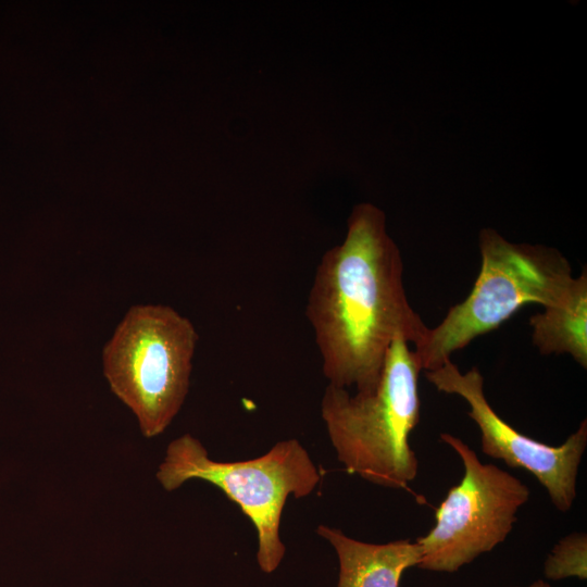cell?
Instances as JSON below:
<instances>
[{"label":"cell","instance_id":"1","mask_svg":"<svg viewBox=\"0 0 587 587\" xmlns=\"http://www.w3.org/2000/svg\"><path fill=\"white\" fill-rule=\"evenodd\" d=\"M305 315L328 384L360 392L376 388L395 339H422L427 326L407 297L401 253L382 209L353 207L342 242L316 267Z\"/></svg>","mask_w":587,"mask_h":587},{"label":"cell","instance_id":"2","mask_svg":"<svg viewBox=\"0 0 587 587\" xmlns=\"http://www.w3.org/2000/svg\"><path fill=\"white\" fill-rule=\"evenodd\" d=\"M422 371L408 341L395 339L376 388L351 395L328 384L321 416L347 472L388 488H407L419 472L410 435L420 421Z\"/></svg>","mask_w":587,"mask_h":587},{"label":"cell","instance_id":"3","mask_svg":"<svg viewBox=\"0 0 587 587\" xmlns=\"http://www.w3.org/2000/svg\"><path fill=\"white\" fill-rule=\"evenodd\" d=\"M478 246L480 271L469 296L437 326L427 327L413 348L422 371L438 369L522 307L557 304L571 289V264L555 248L511 242L491 228L479 232Z\"/></svg>","mask_w":587,"mask_h":587},{"label":"cell","instance_id":"4","mask_svg":"<svg viewBox=\"0 0 587 587\" xmlns=\"http://www.w3.org/2000/svg\"><path fill=\"white\" fill-rule=\"evenodd\" d=\"M157 478L168 491L190 479H202L221 489L254 525L257 561L260 569L270 574L278 567L286 552L279 524L287 498L309 496L321 475L297 439L279 441L252 460L220 462L209 458L198 439L185 434L167 446Z\"/></svg>","mask_w":587,"mask_h":587},{"label":"cell","instance_id":"5","mask_svg":"<svg viewBox=\"0 0 587 587\" xmlns=\"http://www.w3.org/2000/svg\"><path fill=\"white\" fill-rule=\"evenodd\" d=\"M197 340L192 323L173 308L145 304L127 311L104 346V376L145 437L162 434L180 410Z\"/></svg>","mask_w":587,"mask_h":587},{"label":"cell","instance_id":"6","mask_svg":"<svg viewBox=\"0 0 587 587\" xmlns=\"http://www.w3.org/2000/svg\"><path fill=\"white\" fill-rule=\"evenodd\" d=\"M440 438L460 457L464 475L437 508L433 528L416 539L417 567L454 573L505 540L530 492L511 473L480 462L462 439L448 433Z\"/></svg>","mask_w":587,"mask_h":587},{"label":"cell","instance_id":"7","mask_svg":"<svg viewBox=\"0 0 587 587\" xmlns=\"http://www.w3.org/2000/svg\"><path fill=\"white\" fill-rule=\"evenodd\" d=\"M438 391L457 395L469 404L467 415L480 432L484 454L511 467L532 473L561 512L571 510L577 487L578 469L587 447V421L579 424L560 446H549L517 432L489 404L484 377L477 367L461 372L451 361L425 373Z\"/></svg>","mask_w":587,"mask_h":587},{"label":"cell","instance_id":"8","mask_svg":"<svg viewBox=\"0 0 587 587\" xmlns=\"http://www.w3.org/2000/svg\"><path fill=\"white\" fill-rule=\"evenodd\" d=\"M316 532L337 553V587H399L403 572L421 562L422 552L416 540L369 544L325 525H320Z\"/></svg>","mask_w":587,"mask_h":587},{"label":"cell","instance_id":"9","mask_svg":"<svg viewBox=\"0 0 587 587\" xmlns=\"http://www.w3.org/2000/svg\"><path fill=\"white\" fill-rule=\"evenodd\" d=\"M532 341L541 354H570L587 367V273L574 277L567 295L557 304L534 314Z\"/></svg>","mask_w":587,"mask_h":587},{"label":"cell","instance_id":"10","mask_svg":"<svg viewBox=\"0 0 587 587\" xmlns=\"http://www.w3.org/2000/svg\"><path fill=\"white\" fill-rule=\"evenodd\" d=\"M545 576L559 580L576 577L587 578V536L572 533L563 537L548 554L544 565Z\"/></svg>","mask_w":587,"mask_h":587},{"label":"cell","instance_id":"11","mask_svg":"<svg viewBox=\"0 0 587 587\" xmlns=\"http://www.w3.org/2000/svg\"><path fill=\"white\" fill-rule=\"evenodd\" d=\"M527 587H551V585L544 582V580H541V579H539V580L534 582L533 584H530Z\"/></svg>","mask_w":587,"mask_h":587}]
</instances>
